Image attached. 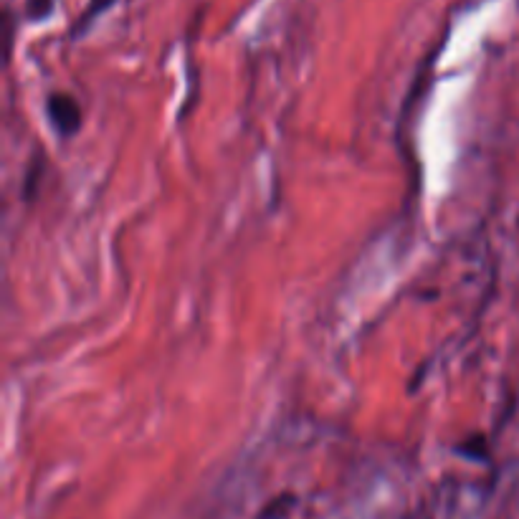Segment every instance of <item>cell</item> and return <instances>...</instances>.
Wrapping results in <instances>:
<instances>
[{
	"instance_id": "obj_3",
	"label": "cell",
	"mask_w": 519,
	"mask_h": 519,
	"mask_svg": "<svg viewBox=\"0 0 519 519\" xmlns=\"http://www.w3.org/2000/svg\"><path fill=\"white\" fill-rule=\"evenodd\" d=\"M112 3L114 0H89V8H87V13L82 16V21H79V26H87L94 16H99L102 11H107ZM79 26H76V31H79Z\"/></svg>"
},
{
	"instance_id": "obj_2",
	"label": "cell",
	"mask_w": 519,
	"mask_h": 519,
	"mask_svg": "<svg viewBox=\"0 0 519 519\" xmlns=\"http://www.w3.org/2000/svg\"><path fill=\"white\" fill-rule=\"evenodd\" d=\"M56 0H26V16L31 21H38V18H46L54 8Z\"/></svg>"
},
{
	"instance_id": "obj_1",
	"label": "cell",
	"mask_w": 519,
	"mask_h": 519,
	"mask_svg": "<svg viewBox=\"0 0 519 519\" xmlns=\"http://www.w3.org/2000/svg\"><path fill=\"white\" fill-rule=\"evenodd\" d=\"M46 109H49L51 122H54V127L61 135H74L79 125H82V109L69 94H51Z\"/></svg>"
}]
</instances>
